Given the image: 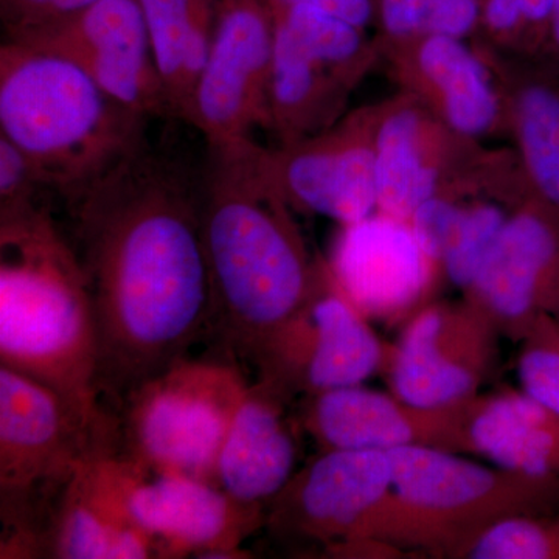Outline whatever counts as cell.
<instances>
[{
    "label": "cell",
    "instance_id": "6da1fadb",
    "mask_svg": "<svg viewBox=\"0 0 559 559\" xmlns=\"http://www.w3.org/2000/svg\"><path fill=\"white\" fill-rule=\"evenodd\" d=\"M69 209L97 320L98 395L117 407L212 334L200 176L145 143Z\"/></svg>",
    "mask_w": 559,
    "mask_h": 559
},
{
    "label": "cell",
    "instance_id": "7a4b0ae2",
    "mask_svg": "<svg viewBox=\"0 0 559 559\" xmlns=\"http://www.w3.org/2000/svg\"><path fill=\"white\" fill-rule=\"evenodd\" d=\"M288 205L253 140L207 143L200 212L212 282L210 336L234 358L255 364L322 282Z\"/></svg>",
    "mask_w": 559,
    "mask_h": 559
},
{
    "label": "cell",
    "instance_id": "3957f363",
    "mask_svg": "<svg viewBox=\"0 0 559 559\" xmlns=\"http://www.w3.org/2000/svg\"><path fill=\"white\" fill-rule=\"evenodd\" d=\"M0 367L38 381L117 448L98 395V333L75 248L33 202L0 212Z\"/></svg>",
    "mask_w": 559,
    "mask_h": 559
},
{
    "label": "cell",
    "instance_id": "277c9868",
    "mask_svg": "<svg viewBox=\"0 0 559 559\" xmlns=\"http://www.w3.org/2000/svg\"><path fill=\"white\" fill-rule=\"evenodd\" d=\"M146 119L75 62L16 40L0 47V135L68 204L145 145Z\"/></svg>",
    "mask_w": 559,
    "mask_h": 559
},
{
    "label": "cell",
    "instance_id": "5b68a950",
    "mask_svg": "<svg viewBox=\"0 0 559 559\" xmlns=\"http://www.w3.org/2000/svg\"><path fill=\"white\" fill-rule=\"evenodd\" d=\"M389 452L392 485L353 546L381 544L462 558L500 521L559 513V481L480 465L425 444Z\"/></svg>",
    "mask_w": 559,
    "mask_h": 559
},
{
    "label": "cell",
    "instance_id": "8992f818",
    "mask_svg": "<svg viewBox=\"0 0 559 559\" xmlns=\"http://www.w3.org/2000/svg\"><path fill=\"white\" fill-rule=\"evenodd\" d=\"M114 452L53 392L0 367V558L43 557L62 491L84 460Z\"/></svg>",
    "mask_w": 559,
    "mask_h": 559
},
{
    "label": "cell",
    "instance_id": "52a82bcc",
    "mask_svg": "<svg viewBox=\"0 0 559 559\" xmlns=\"http://www.w3.org/2000/svg\"><path fill=\"white\" fill-rule=\"evenodd\" d=\"M249 384L237 358L183 356L117 406V454L148 474L216 485L227 430Z\"/></svg>",
    "mask_w": 559,
    "mask_h": 559
},
{
    "label": "cell",
    "instance_id": "ba28073f",
    "mask_svg": "<svg viewBox=\"0 0 559 559\" xmlns=\"http://www.w3.org/2000/svg\"><path fill=\"white\" fill-rule=\"evenodd\" d=\"M275 17L267 0H218L215 33L187 123L205 143L250 139L272 128Z\"/></svg>",
    "mask_w": 559,
    "mask_h": 559
},
{
    "label": "cell",
    "instance_id": "9c48e42d",
    "mask_svg": "<svg viewBox=\"0 0 559 559\" xmlns=\"http://www.w3.org/2000/svg\"><path fill=\"white\" fill-rule=\"evenodd\" d=\"M5 35L75 62L109 97L146 119H173L138 0H102L72 16Z\"/></svg>",
    "mask_w": 559,
    "mask_h": 559
},
{
    "label": "cell",
    "instance_id": "30bf717a",
    "mask_svg": "<svg viewBox=\"0 0 559 559\" xmlns=\"http://www.w3.org/2000/svg\"><path fill=\"white\" fill-rule=\"evenodd\" d=\"M385 348L362 314L323 267L314 296L261 353V380L286 395L364 384L381 369Z\"/></svg>",
    "mask_w": 559,
    "mask_h": 559
},
{
    "label": "cell",
    "instance_id": "8fae6325",
    "mask_svg": "<svg viewBox=\"0 0 559 559\" xmlns=\"http://www.w3.org/2000/svg\"><path fill=\"white\" fill-rule=\"evenodd\" d=\"M392 477L389 451L325 450L267 503L264 525L277 538L353 546Z\"/></svg>",
    "mask_w": 559,
    "mask_h": 559
},
{
    "label": "cell",
    "instance_id": "7c38bea8",
    "mask_svg": "<svg viewBox=\"0 0 559 559\" xmlns=\"http://www.w3.org/2000/svg\"><path fill=\"white\" fill-rule=\"evenodd\" d=\"M128 507L157 558H249L241 544L266 520V510L238 502L212 481L148 473Z\"/></svg>",
    "mask_w": 559,
    "mask_h": 559
},
{
    "label": "cell",
    "instance_id": "4fadbf2b",
    "mask_svg": "<svg viewBox=\"0 0 559 559\" xmlns=\"http://www.w3.org/2000/svg\"><path fill=\"white\" fill-rule=\"evenodd\" d=\"M468 294L495 329L524 340L559 301V216L533 200L509 215Z\"/></svg>",
    "mask_w": 559,
    "mask_h": 559
},
{
    "label": "cell",
    "instance_id": "5bb4252c",
    "mask_svg": "<svg viewBox=\"0 0 559 559\" xmlns=\"http://www.w3.org/2000/svg\"><path fill=\"white\" fill-rule=\"evenodd\" d=\"M496 330L476 308H425L389 355L392 393L417 409L437 411L476 399Z\"/></svg>",
    "mask_w": 559,
    "mask_h": 559
},
{
    "label": "cell",
    "instance_id": "9a60e30c",
    "mask_svg": "<svg viewBox=\"0 0 559 559\" xmlns=\"http://www.w3.org/2000/svg\"><path fill=\"white\" fill-rule=\"evenodd\" d=\"M146 471L114 452L84 460L58 500L44 558H157L150 536L131 518L130 495Z\"/></svg>",
    "mask_w": 559,
    "mask_h": 559
},
{
    "label": "cell",
    "instance_id": "2e32d148",
    "mask_svg": "<svg viewBox=\"0 0 559 559\" xmlns=\"http://www.w3.org/2000/svg\"><path fill=\"white\" fill-rule=\"evenodd\" d=\"M260 160L289 205L342 226L378 212L373 143L353 124L288 143L280 151L260 146Z\"/></svg>",
    "mask_w": 559,
    "mask_h": 559
},
{
    "label": "cell",
    "instance_id": "e0dca14e",
    "mask_svg": "<svg viewBox=\"0 0 559 559\" xmlns=\"http://www.w3.org/2000/svg\"><path fill=\"white\" fill-rule=\"evenodd\" d=\"M433 264L409 221L377 212L344 226L326 267L336 288L367 319L392 320L425 296Z\"/></svg>",
    "mask_w": 559,
    "mask_h": 559
},
{
    "label": "cell",
    "instance_id": "ac0fdd59",
    "mask_svg": "<svg viewBox=\"0 0 559 559\" xmlns=\"http://www.w3.org/2000/svg\"><path fill=\"white\" fill-rule=\"evenodd\" d=\"M469 403L448 409H417L393 393L352 385L312 395L307 428L323 451H393L425 444L460 454L465 452L463 425Z\"/></svg>",
    "mask_w": 559,
    "mask_h": 559
},
{
    "label": "cell",
    "instance_id": "d6986e66",
    "mask_svg": "<svg viewBox=\"0 0 559 559\" xmlns=\"http://www.w3.org/2000/svg\"><path fill=\"white\" fill-rule=\"evenodd\" d=\"M274 382L249 385L235 412L216 465V485L238 502L266 510L296 474L297 440Z\"/></svg>",
    "mask_w": 559,
    "mask_h": 559
},
{
    "label": "cell",
    "instance_id": "ffe728a7",
    "mask_svg": "<svg viewBox=\"0 0 559 559\" xmlns=\"http://www.w3.org/2000/svg\"><path fill=\"white\" fill-rule=\"evenodd\" d=\"M463 443L499 468L559 481V418L522 390L471 400Z\"/></svg>",
    "mask_w": 559,
    "mask_h": 559
},
{
    "label": "cell",
    "instance_id": "44dd1931",
    "mask_svg": "<svg viewBox=\"0 0 559 559\" xmlns=\"http://www.w3.org/2000/svg\"><path fill=\"white\" fill-rule=\"evenodd\" d=\"M173 119L189 121L215 33L218 0H138Z\"/></svg>",
    "mask_w": 559,
    "mask_h": 559
},
{
    "label": "cell",
    "instance_id": "7402d4cb",
    "mask_svg": "<svg viewBox=\"0 0 559 559\" xmlns=\"http://www.w3.org/2000/svg\"><path fill=\"white\" fill-rule=\"evenodd\" d=\"M417 66L437 92L452 131L463 138L491 131L499 117L498 94L484 62L463 39L426 35L418 47Z\"/></svg>",
    "mask_w": 559,
    "mask_h": 559
},
{
    "label": "cell",
    "instance_id": "603a6c76",
    "mask_svg": "<svg viewBox=\"0 0 559 559\" xmlns=\"http://www.w3.org/2000/svg\"><path fill=\"white\" fill-rule=\"evenodd\" d=\"M374 173L378 212L409 221L429 198L439 193L440 175L425 148V131L417 110L400 108L374 131Z\"/></svg>",
    "mask_w": 559,
    "mask_h": 559
},
{
    "label": "cell",
    "instance_id": "cb8c5ba5",
    "mask_svg": "<svg viewBox=\"0 0 559 559\" xmlns=\"http://www.w3.org/2000/svg\"><path fill=\"white\" fill-rule=\"evenodd\" d=\"M522 167L532 200L559 216V75L525 81L513 105Z\"/></svg>",
    "mask_w": 559,
    "mask_h": 559
},
{
    "label": "cell",
    "instance_id": "d4e9b609",
    "mask_svg": "<svg viewBox=\"0 0 559 559\" xmlns=\"http://www.w3.org/2000/svg\"><path fill=\"white\" fill-rule=\"evenodd\" d=\"M274 17L316 60L352 79L362 60L360 28L305 3L275 11Z\"/></svg>",
    "mask_w": 559,
    "mask_h": 559
},
{
    "label": "cell",
    "instance_id": "484cf974",
    "mask_svg": "<svg viewBox=\"0 0 559 559\" xmlns=\"http://www.w3.org/2000/svg\"><path fill=\"white\" fill-rule=\"evenodd\" d=\"M462 558L559 559V513L500 521L477 536Z\"/></svg>",
    "mask_w": 559,
    "mask_h": 559
},
{
    "label": "cell",
    "instance_id": "4316f807",
    "mask_svg": "<svg viewBox=\"0 0 559 559\" xmlns=\"http://www.w3.org/2000/svg\"><path fill=\"white\" fill-rule=\"evenodd\" d=\"M507 219L509 215L499 205L488 202L463 210L454 240L440 263L452 285L471 289Z\"/></svg>",
    "mask_w": 559,
    "mask_h": 559
},
{
    "label": "cell",
    "instance_id": "83f0119b",
    "mask_svg": "<svg viewBox=\"0 0 559 559\" xmlns=\"http://www.w3.org/2000/svg\"><path fill=\"white\" fill-rule=\"evenodd\" d=\"M522 342L521 390L559 418V329L554 316H540Z\"/></svg>",
    "mask_w": 559,
    "mask_h": 559
},
{
    "label": "cell",
    "instance_id": "f1b7e54d",
    "mask_svg": "<svg viewBox=\"0 0 559 559\" xmlns=\"http://www.w3.org/2000/svg\"><path fill=\"white\" fill-rule=\"evenodd\" d=\"M463 210L465 209L460 207L454 201L437 193L412 213L409 218L412 231L433 263H441L444 253L450 249L462 221Z\"/></svg>",
    "mask_w": 559,
    "mask_h": 559
},
{
    "label": "cell",
    "instance_id": "f546056e",
    "mask_svg": "<svg viewBox=\"0 0 559 559\" xmlns=\"http://www.w3.org/2000/svg\"><path fill=\"white\" fill-rule=\"evenodd\" d=\"M38 189L44 186L31 162L10 140L0 135V212L33 204Z\"/></svg>",
    "mask_w": 559,
    "mask_h": 559
},
{
    "label": "cell",
    "instance_id": "4dcf8cb0",
    "mask_svg": "<svg viewBox=\"0 0 559 559\" xmlns=\"http://www.w3.org/2000/svg\"><path fill=\"white\" fill-rule=\"evenodd\" d=\"M102 0H0V16L5 32L35 27L72 16Z\"/></svg>",
    "mask_w": 559,
    "mask_h": 559
},
{
    "label": "cell",
    "instance_id": "1f68e13d",
    "mask_svg": "<svg viewBox=\"0 0 559 559\" xmlns=\"http://www.w3.org/2000/svg\"><path fill=\"white\" fill-rule=\"evenodd\" d=\"M481 16L479 0H430L426 35L463 39Z\"/></svg>",
    "mask_w": 559,
    "mask_h": 559
},
{
    "label": "cell",
    "instance_id": "d6a6232c",
    "mask_svg": "<svg viewBox=\"0 0 559 559\" xmlns=\"http://www.w3.org/2000/svg\"><path fill=\"white\" fill-rule=\"evenodd\" d=\"M430 0H381V21L392 38H409L426 31Z\"/></svg>",
    "mask_w": 559,
    "mask_h": 559
},
{
    "label": "cell",
    "instance_id": "836d02e7",
    "mask_svg": "<svg viewBox=\"0 0 559 559\" xmlns=\"http://www.w3.org/2000/svg\"><path fill=\"white\" fill-rule=\"evenodd\" d=\"M267 2L274 13L305 3V5L325 11L331 16L340 17L362 31L374 13L373 0H267Z\"/></svg>",
    "mask_w": 559,
    "mask_h": 559
},
{
    "label": "cell",
    "instance_id": "e575fe53",
    "mask_svg": "<svg viewBox=\"0 0 559 559\" xmlns=\"http://www.w3.org/2000/svg\"><path fill=\"white\" fill-rule=\"evenodd\" d=\"M481 16L492 32H514L525 25L521 0H487Z\"/></svg>",
    "mask_w": 559,
    "mask_h": 559
},
{
    "label": "cell",
    "instance_id": "d590c367",
    "mask_svg": "<svg viewBox=\"0 0 559 559\" xmlns=\"http://www.w3.org/2000/svg\"><path fill=\"white\" fill-rule=\"evenodd\" d=\"M525 25L546 43L554 0H521Z\"/></svg>",
    "mask_w": 559,
    "mask_h": 559
},
{
    "label": "cell",
    "instance_id": "8d00e7d4",
    "mask_svg": "<svg viewBox=\"0 0 559 559\" xmlns=\"http://www.w3.org/2000/svg\"><path fill=\"white\" fill-rule=\"evenodd\" d=\"M546 43L549 44L555 61H557L558 72L555 73L559 75V0H554V10H551Z\"/></svg>",
    "mask_w": 559,
    "mask_h": 559
},
{
    "label": "cell",
    "instance_id": "74e56055",
    "mask_svg": "<svg viewBox=\"0 0 559 559\" xmlns=\"http://www.w3.org/2000/svg\"><path fill=\"white\" fill-rule=\"evenodd\" d=\"M551 316H554L555 322H557L559 329V301L557 308H555L554 312H551Z\"/></svg>",
    "mask_w": 559,
    "mask_h": 559
}]
</instances>
